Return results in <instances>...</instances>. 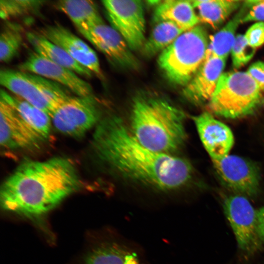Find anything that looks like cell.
Returning a JSON list of instances; mask_svg holds the SVG:
<instances>
[{"label": "cell", "instance_id": "cell-1", "mask_svg": "<svg viewBox=\"0 0 264 264\" xmlns=\"http://www.w3.org/2000/svg\"><path fill=\"white\" fill-rule=\"evenodd\" d=\"M91 144L101 163L131 181L168 191L184 186L191 178L192 169L187 160L146 148L118 116L100 120Z\"/></svg>", "mask_w": 264, "mask_h": 264}, {"label": "cell", "instance_id": "cell-2", "mask_svg": "<svg viewBox=\"0 0 264 264\" xmlns=\"http://www.w3.org/2000/svg\"><path fill=\"white\" fill-rule=\"evenodd\" d=\"M82 184L78 170L69 158L26 160L2 184L1 206L5 211L28 217L42 216L79 190Z\"/></svg>", "mask_w": 264, "mask_h": 264}, {"label": "cell", "instance_id": "cell-3", "mask_svg": "<svg viewBox=\"0 0 264 264\" xmlns=\"http://www.w3.org/2000/svg\"><path fill=\"white\" fill-rule=\"evenodd\" d=\"M131 106L129 129L142 145L170 154L183 144L185 114L179 108L164 98L150 94L137 95Z\"/></svg>", "mask_w": 264, "mask_h": 264}, {"label": "cell", "instance_id": "cell-4", "mask_svg": "<svg viewBox=\"0 0 264 264\" xmlns=\"http://www.w3.org/2000/svg\"><path fill=\"white\" fill-rule=\"evenodd\" d=\"M209 40L206 29L198 25L183 32L162 51L158 64L168 80L185 87L204 61Z\"/></svg>", "mask_w": 264, "mask_h": 264}, {"label": "cell", "instance_id": "cell-5", "mask_svg": "<svg viewBox=\"0 0 264 264\" xmlns=\"http://www.w3.org/2000/svg\"><path fill=\"white\" fill-rule=\"evenodd\" d=\"M262 91L246 71L223 72L209 101L215 114L235 119L253 113L263 99Z\"/></svg>", "mask_w": 264, "mask_h": 264}, {"label": "cell", "instance_id": "cell-6", "mask_svg": "<svg viewBox=\"0 0 264 264\" xmlns=\"http://www.w3.org/2000/svg\"><path fill=\"white\" fill-rule=\"evenodd\" d=\"M0 83L14 95L44 111L50 117L62 97V89L58 83L21 70H1Z\"/></svg>", "mask_w": 264, "mask_h": 264}, {"label": "cell", "instance_id": "cell-7", "mask_svg": "<svg viewBox=\"0 0 264 264\" xmlns=\"http://www.w3.org/2000/svg\"><path fill=\"white\" fill-rule=\"evenodd\" d=\"M100 107L93 94L71 96L51 115L52 125L59 132L79 137L98 125L101 120Z\"/></svg>", "mask_w": 264, "mask_h": 264}, {"label": "cell", "instance_id": "cell-8", "mask_svg": "<svg viewBox=\"0 0 264 264\" xmlns=\"http://www.w3.org/2000/svg\"><path fill=\"white\" fill-rule=\"evenodd\" d=\"M109 19L113 27L133 50L142 49L146 41L145 19L140 0L102 1Z\"/></svg>", "mask_w": 264, "mask_h": 264}, {"label": "cell", "instance_id": "cell-9", "mask_svg": "<svg viewBox=\"0 0 264 264\" xmlns=\"http://www.w3.org/2000/svg\"><path fill=\"white\" fill-rule=\"evenodd\" d=\"M223 207L239 247L248 253L258 250L262 241L257 232L256 210L247 198L237 194L229 196Z\"/></svg>", "mask_w": 264, "mask_h": 264}, {"label": "cell", "instance_id": "cell-10", "mask_svg": "<svg viewBox=\"0 0 264 264\" xmlns=\"http://www.w3.org/2000/svg\"><path fill=\"white\" fill-rule=\"evenodd\" d=\"M223 184L237 195L252 197L258 193L260 173L254 162L236 155L228 154L213 161Z\"/></svg>", "mask_w": 264, "mask_h": 264}, {"label": "cell", "instance_id": "cell-11", "mask_svg": "<svg viewBox=\"0 0 264 264\" xmlns=\"http://www.w3.org/2000/svg\"><path fill=\"white\" fill-rule=\"evenodd\" d=\"M80 33L117 65L129 69L138 67V63L132 50L112 26L103 22Z\"/></svg>", "mask_w": 264, "mask_h": 264}, {"label": "cell", "instance_id": "cell-12", "mask_svg": "<svg viewBox=\"0 0 264 264\" xmlns=\"http://www.w3.org/2000/svg\"><path fill=\"white\" fill-rule=\"evenodd\" d=\"M19 68L21 71L33 73L56 82L76 96L93 94L90 85L75 72L51 62L34 51L29 54Z\"/></svg>", "mask_w": 264, "mask_h": 264}, {"label": "cell", "instance_id": "cell-13", "mask_svg": "<svg viewBox=\"0 0 264 264\" xmlns=\"http://www.w3.org/2000/svg\"><path fill=\"white\" fill-rule=\"evenodd\" d=\"M0 145L7 150L36 147L44 141L27 125L18 111L0 97Z\"/></svg>", "mask_w": 264, "mask_h": 264}, {"label": "cell", "instance_id": "cell-14", "mask_svg": "<svg viewBox=\"0 0 264 264\" xmlns=\"http://www.w3.org/2000/svg\"><path fill=\"white\" fill-rule=\"evenodd\" d=\"M39 33L63 48L76 61L99 77L103 74L95 51L85 42L60 24L42 27Z\"/></svg>", "mask_w": 264, "mask_h": 264}, {"label": "cell", "instance_id": "cell-15", "mask_svg": "<svg viewBox=\"0 0 264 264\" xmlns=\"http://www.w3.org/2000/svg\"><path fill=\"white\" fill-rule=\"evenodd\" d=\"M193 119L200 140L212 161L228 155L234 141L229 127L208 112H203Z\"/></svg>", "mask_w": 264, "mask_h": 264}, {"label": "cell", "instance_id": "cell-16", "mask_svg": "<svg viewBox=\"0 0 264 264\" xmlns=\"http://www.w3.org/2000/svg\"><path fill=\"white\" fill-rule=\"evenodd\" d=\"M226 61L213 56L205 58L191 80L184 87L182 93L184 97L195 104L208 102L224 72Z\"/></svg>", "mask_w": 264, "mask_h": 264}, {"label": "cell", "instance_id": "cell-17", "mask_svg": "<svg viewBox=\"0 0 264 264\" xmlns=\"http://www.w3.org/2000/svg\"><path fill=\"white\" fill-rule=\"evenodd\" d=\"M153 20L155 23L169 21L185 31L197 26L200 21L191 0H162L155 7Z\"/></svg>", "mask_w": 264, "mask_h": 264}, {"label": "cell", "instance_id": "cell-18", "mask_svg": "<svg viewBox=\"0 0 264 264\" xmlns=\"http://www.w3.org/2000/svg\"><path fill=\"white\" fill-rule=\"evenodd\" d=\"M26 36L34 51L38 54L77 74L88 78L92 76L93 73L90 70L76 61L63 48L39 33L28 32Z\"/></svg>", "mask_w": 264, "mask_h": 264}, {"label": "cell", "instance_id": "cell-19", "mask_svg": "<svg viewBox=\"0 0 264 264\" xmlns=\"http://www.w3.org/2000/svg\"><path fill=\"white\" fill-rule=\"evenodd\" d=\"M250 8L247 2L243 1L238 12L223 27L209 36L205 58L213 56L226 60L236 37V32Z\"/></svg>", "mask_w": 264, "mask_h": 264}, {"label": "cell", "instance_id": "cell-20", "mask_svg": "<svg viewBox=\"0 0 264 264\" xmlns=\"http://www.w3.org/2000/svg\"><path fill=\"white\" fill-rule=\"evenodd\" d=\"M0 97L11 105L30 128L44 140L50 132L51 119L48 114L19 97L0 90Z\"/></svg>", "mask_w": 264, "mask_h": 264}, {"label": "cell", "instance_id": "cell-21", "mask_svg": "<svg viewBox=\"0 0 264 264\" xmlns=\"http://www.w3.org/2000/svg\"><path fill=\"white\" fill-rule=\"evenodd\" d=\"M55 5L70 19L79 32L104 22L93 1L64 0L57 1Z\"/></svg>", "mask_w": 264, "mask_h": 264}, {"label": "cell", "instance_id": "cell-22", "mask_svg": "<svg viewBox=\"0 0 264 264\" xmlns=\"http://www.w3.org/2000/svg\"><path fill=\"white\" fill-rule=\"evenodd\" d=\"M191 2L198 11L200 22L214 29L220 26L243 2L236 0H196Z\"/></svg>", "mask_w": 264, "mask_h": 264}, {"label": "cell", "instance_id": "cell-23", "mask_svg": "<svg viewBox=\"0 0 264 264\" xmlns=\"http://www.w3.org/2000/svg\"><path fill=\"white\" fill-rule=\"evenodd\" d=\"M85 264H141L137 255L116 243L101 244L86 256Z\"/></svg>", "mask_w": 264, "mask_h": 264}, {"label": "cell", "instance_id": "cell-24", "mask_svg": "<svg viewBox=\"0 0 264 264\" xmlns=\"http://www.w3.org/2000/svg\"><path fill=\"white\" fill-rule=\"evenodd\" d=\"M184 31L171 22L162 21L155 23L141 49L143 55L151 57L157 53L160 54Z\"/></svg>", "mask_w": 264, "mask_h": 264}, {"label": "cell", "instance_id": "cell-25", "mask_svg": "<svg viewBox=\"0 0 264 264\" xmlns=\"http://www.w3.org/2000/svg\"><path fill=\"white\" fill-rule=\"evenodd\" d=\"M23 41L22 30L20 25L7 23L3 27L0 37V60L7 63L19 53Z\"/></svg>", "mask_w": 264, "mask_h": 264}, {"label": "cell", "instance_id": "cell-26", "mask_svg": "<svg viewBox=\"0 0 264 264\" xmlns=\"http://www.w3.org/2000/svg\"><path fill=\"white\" fill-rule=\"evenodd\" d=\"M46 2L33 0H1L0 16L4 20L36 12Z\"/></svg>", "mask_w": 264, "mask_h": 264}, {"label": "cell", "instance_id": "cell-27", "mask_svg": "<svg viewBox=\"0 0 264 264\" xmlns=\"http://www.w3.org/2000/svg\"><path fill=\"white\" fill-rule=\"evenodd\" d=\"M256 48L250 46L243 35H236L231 50L232 65L235 69H239L248 63L254 56Z\"/></svg>", "mask_w": 264, "mask_h": 264}, {"label": "cell", "instance_id": "cell-28", "mask_svg": "<svg viewBox=\"0 0 264 264\" xmlns=\"http://www.w3.org/2000/svg\"><path fill=\"white\" fill-rule=\"evenodd\" d=\"M247 44L256 48L264 44V22H256L243 35Z\"/></svg>", "mask_w": 264, "mask_h": 264}, {"label": "cell", "instance_id": "cell-29", "mask_svg": "<svg viewBox=\"0 0 264 264\" xmlns=\"http://www.w3.org/2000/svg\"><path fill=\"white\" fill-rule=\"evenodd\" d=\"M246 2L250 8L242 19V23L253 21L264 22V0Z\"/></svg>", "mask_w": 264, "mask_h": 264}, {"label": "cell", "instance_id": "cell-30", "mask_svg": "<svg viewBox=\"0 0 264 264\" xmlns=\"http://www.w3.org/2000/svg\"><path fill=\"white\" fill-rule=\"evenodd\" d=\"M247 73L254 80L259 88L264 91V62L257 61L248 68Z\"/></svg>", "mask_w": 264, "mask_h": 264}, {"label": "cell", "instance_id": "cell-31", "mask_svg": "<svg viewBox=\"0 0 264 264\" xmlns=\"http://www.w3.org/2000/svg\"><path fill=\"white\" fill-rule=\"evenodd\" d=\"M256 222L259 237L264 242V206L256 210Z\"/></svg>", "mask_w": 264, "mask_h": 264}]
</instances>
